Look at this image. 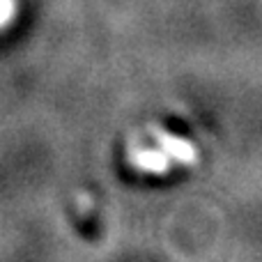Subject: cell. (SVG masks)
<instances>
[{"label":"cell","mask_w":262,"mask_h":262,"mask_svg":"<svg viewBox=\"0 0 262 262\" xmlns=\"http://www.w3.org/2000/svg\"><path fill=\"white\" fill-rule=\"evenodd\" d=\"M154 136H157L159 149H161L170 161H177V163L189 166V163H193L195 159H198V152H195V147L189 143V140L180 138V136L166 134V131H154Z\"/></svg>","instance_id":"cell-1"},{"label":"cell","mask_w":262,"mask_h":262,"mask_svg":"<svg viewBox=\"0 0 262 262\" xmlns=\"http://www.w3.org/2000/svg\"><path fill=\"white\" fill-rule=\"evenodd\" d=\"M131 163H134L138 170L143 172H154V175H161V172L168 170L170 166V159L161 152V149H136V152L129 154Z\"/></svg>","instance_id":"cell-2"},{"label":"cell","mask_w":262,"mask_h":262,"mask_svg":"<svg viewBox=\"0 0 262 262\" xmlns=\"http://www.w3.org/2000/svg\"><path fill=\"white\" fill-rule=\"evenodd\" d=\"M14 18V0H0V28Z\"/></svg>","instance_id":"cell-3"}]
</instances>
